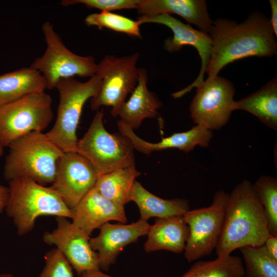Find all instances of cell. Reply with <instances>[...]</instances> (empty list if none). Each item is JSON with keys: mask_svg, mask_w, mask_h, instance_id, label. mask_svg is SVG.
Here are the masks:
<instances>
[{"mask_svg": "<svg viewBox=\"0 0 277 277\" xmlns=\"http://www.w3.org/2000/svg\"><path fill=\"white\" fill-rule=\"evenodd\" d=\"M72 224L89 236L110 221L126 223L124 206L116 204L103 196L94 187L71 209Z\"/></svg>", "mask_w": 277, "mask_h": 277, "instance_id": "cell-16", "label": "cell"}, {"mask_svg": "<svg viewBox=\"0 0 277 277\" xmlns=\"http://www.w3.org/2000/svg\"><path fill=\"white\" fill-rule=\"evenodd\" d=\"M101 77L95 74L82 82L74 77L62 78L55 88L59 94L57 117L52 128L45 135L63 153L76 152V130L83 108L89 98L99 92Z\"/></svg>", "mask_w": 277, "mask_h": 277, "instance_id": "cell-5", "label": "cell"}, {"mask_svg": "<svg viewBox=\"0 0 277 277\" xmlns=\"http://www.w3.org/2000/svg\"><path fill=\"white\" fill-rule=\"evenodd\" d=\"M229 193L216 191L206 207L189 210L184 215L189 228L184 257L190 263L210 255L215 250L223 229Z\"/></svg>", "mask_w": 277, "mask_h": 277, "instance_id": "cell-10", "label": "cell"}, {"mask_svg": "<svg viewBox=\"0 0 277 277\" xmlns=\"http://www.w3.org/2000/svg\"><path fill=\"white\" fill-rule=\"evenodd\" d=\"M271 16L270 19L274 35L277 36V1L270 0Z\"/></svg>", "mask_w": 277, "mask_h": 277, "instance_id": "cell-32", "label": "cell"}, {"mask_svg": "<svg viewBox=\"0 0 277 277\" xmlns=\"http://www.w3.org/2000/svg\"><path fill=\"white\" fill-rule=\"evenodd\" d=\"M3 146L0 144V156H2L4 154V149Z\"/></svg>", "mask_w": 277, "mask_h": 277, "instance_id": "cell-35", "label": "cell"}, {"mask_svg": "<svg viewBox=\"0 0 277 277\" xmlns=\"http://www.w3.org/2000/svg\"><path fill=\"white\" fill-rule=\"evenodd\" d=\"M137 22L140 25L144 23L162 24L169 27L173 32L172 37L164 41V48L170 52L178 51L184 46L194 47L201 60V67L197 78L186 87L172 94L174 98H179L189 92L193 88L197 87L204 80L211 55L212 42L208 33L193 28L190 25L184 24L169 14H161L154 16H140Z\"/></svg>", "mask_w": 277, "mask_h": 277, "instance_id": "cell-12", "label": "cell"}, {"mask_svg": "<svg viewBox=\"0 0 277 277\" xmlns=\"http://www.w3.org/2000/svg\"><path fill=\"white\" fill-rule=\"evenodd\" d=\"M140 175L133 165L98 176L94 187L105 198L124 206L130 201L132 187Z\"/></svg>", "mask_w": 277, "mask_h": 277, "instance_id": "cell-24", "label": "cell"}, {"mask_svg": "<svg viewBox=\"0 0 277 277\" xmlns=\"http://www.w3.org/2000/svg\"><path fill=\"white\" fill-rule=\"evenodd\" d=\"M239 250L244 261V277H277V260L268 253L264 244Z\"/></svg>", "mask_w": 277, "mask_h": 277, "instance_id": "cell-26", "label": "cell"}, {"mask_svg": "<svg viewBox=\"0 0 277 277\" xmlns=\"http://www.w3.org/2000/svg\"><path fill=\"white\" fill-rule=\"evenodd\" d=\"M46 89L43 75L30 66L0 75V106Z\"/></svg>", "mask_w": 277, "mask_h": 277, "instance_id": "cell-22", "label": "cell"}, {"mask_svg": "<svg viewBox=\"0 0 277 277\" xmlns=\"http://www.w3.org/2000/svg\"><path fill=\"white\" fill-rule=\"evenodd\" d=\"M150 226L147 221L141 219L130 224H104L98 235L89 240L92 249L97 251L100 269L108 271L123 248L147 235Z\"/></svg>", "mask_w": 277, "mask_h": 277, "instance_id": "cell-15", "label": "cell"}, {"mask_svg": "<svg viewBox=\"0 0 277 277\" xmlns=\"http://www.w3.org/2000/svg\"><path fill=\"white\" fill-rule=\"evenodd\" d=\"M104 110H97L76 152L86 158L98 176L135 165L131 141L121 133H111L103 123Z\"/></svg>", "mask_w": 277, "mask_h": 277, "instance_id": "cell-6", "label": "cell"}, {"mask_svg": "<svg viewBox=\"0 0 277 277\" xmlns=\"http://www.w3.org/2000/svg\"><path fill=\"white\" fill-rule=\"evenodd\" d=\"M270 234L264 210L253 184L243 180L229 194L223 229L215 249L217 257L230 255L242 247L263 245Z\"/></svg>", "mask_w": 277, "mask_h": 277, "instance_id": "cell-2", "label": "cell"}, {"mask_svg": "<svg viewBox=\"0 0 277 277\" xmlns=\"http://www.w3.org/2000/svg\"><path fill=\"white\" fill-rule=\"evenodd\" d=\"M82 277H112L109 275H108L100 270L97 271L92 273H91L89 274L83 276Z\"/></svg>", "mask_w": 277, "mask_h": 277, "instance_id": "cell-34", "label": "cell"}, {"mask_svg": "<svg viewBox=\"0 0 277 277\" xmlns=\"http://www.w3.org/2000/svg\"><path fill=\"white\" fill-rule=\"evenodd\" d=\"M53 116L52 99L45 91L32 93L0 106V144L8 147L31 132H43Z\"/></svg>", "mask_w": 277, "mask_h": 277, "instance_id": "cell-7", "label": "cell"}, {"mask_svg": "<svg viewBox=\"0 0 277 277\" xmlns=\"http://www.w3.org/2000/svg\"><path fill=\"white\" fill-rule=\"evenodd\" d=\"M253 186L263 207L270 234L277 235V179L262 175Z\"/></svg>", "mask_w": 277, "mask_h": 277, "instance_id": "cell-27", "label": "cell"}, {"mask_svg": "<svg viewBox=\"0 0 277 277\" xmlns=\"http://www.w3.org/2000/svg\"><path fill=\"white\" fill-rule=\"evenodd\" d=\"M8 147L4 167L6 180L26 177L44 186L52 183L58 161L64 153L45 133L31 132L14 141Z\"/></svg>", "mask_w": 277, "mask_h": 277, "instance_id": "cell-3", "label": "cell"}, {"mask_svg": "<svg viewBox=\"0 0 277 277\" xmlns=\"http://www.w3.org/2000/svg\"><path fill=\"white\" fill-rule=\"evenodd\" d=\"M235 89L227 79L216 76L206 79L196 87L189 110L193 123L211 131L219 130L228 122Z\"/></svg>", "mask_w": 277, "mask_h": 277, "instance_id": "cell-11", "label": "cell"}, {"mask_svg": "<svg viewBox=\"0 0 277 277\" xmlns=\"http://www.w3.org/2000/svg\"><path fill=\"white\" fill-rule=\"evenodd\" d=\"M85 23L88 26H95L98 29L107 28L116 32L137 37H141L137 21L112 12L102 11L86 16Z\"/></svg>", "mask_w": 277, "mask_h": 277, "instance_id": "cell-28", "label": "cell"}, {"mask_svg": "<svg viewBox=\"0 0 277 277\" xmlns=\"http://www.w3.org/2000/svg\"><path fill=\"white\" fill-rule=\"evenodd\" d=\"M233 111L243 110L255 116L270 128L277 130V79L274 77L256 91L234 102Z\"/></svg>", "mask_w": 277, "mask_h": 277, "instance_id": "cell-23", "label": "cell"}, {"mask_svg": "<svg viewBox=\"0 0 277 277\" xmlns=\"http://www.w3.org/2000/svg\"><path fill=\"white\" fill-rule=\"evenodd\" d=\"M212 42L207 79L216 76L225 66L250 57H270L277 53V44L270 19L256 11L242 23L217 18L208 32Z\"/></svg>", "mask_w": 277, "mask_h": 277, "instance_id": "cell-1", "label": "cell"}, {"mask_svg": "<svg viewBox=\"0 0 277 277\" xmlns=\"http://www.w3.org/2000/svg\"><path fill=\"white\" fill-rule=\"evenodd\" d=\"M9 197V188L0 184V213L6 208Z\"/></svg>", "mask_w": 277, "mask_h": 277, "instance_id": "cell-33", "label": "cell"}, {"mask_svg": "<svg viewBox=\"0 0 277 277\" xmlns=\"http://www.w3.org/2000/svg\"><path fill=\"white\" fill-rule=\"evenodd\" d=\"M8 188L9 197L5 209L19 235L31 231L36 219L41 215L71 219V209L51 187L18 177L9 181Z\"/></svg>", "mask_w": 277, "mask_h": 277, "instance_id": "cell-4", "label": "cell"}, {"mask_svg": "<svg viewBox=\"0 0 277 277\" xmlns=\"http://www.w3.org/2000/svg\"><path fill=\"white\" fill-rule=\"evenodd\" d=\"M264 244L268 253L277 260V235L270 234Z\"/></svg>", "mask_w": 277, "mask_h": 277, "instance_id": "cell-31", "label": "cell"}, {"mask_svg": "<svg viewBox=\"0 0 277 277\" xmlns=\"http://www.w3.org/2000/svg\"><path fill=\"white\" fill-rule=\"evenodd\" d=\"M148 76L144 68L138 69L137 85L127 101L122 105L118 116L133 130L138 129L143 121L155 118L162 104L155 93L147 87Z\"/></svg>", "mask_w": 277, "mask_h": 277, "instance_id": "cell-19", "label": "cell"}, {"mask_svg": "<svg viewBox=\"0 0 277 277\" xmlns=\"http://www.w3.org/2000/svg\"><path fill=\"white\" fill-rule=\"evenodd\" d=\"M55 219L57 227L44 233V241L56 246L81 277L100 270L97 254L90 246V236L66 217Z\"/></svg>", "mask_w": 277, "mask_h": 277, "instance_id": "cell-14", "label": "cell"}, {"mask_svg": "<svg viewBox=\"0 0 277 277\" xmlns=\"http://www.w3.org/2000/svg\"><path fill=\"white\" fill-rule=\"evenodd\" d=\"M188 234L183 215L156 218L150 226L144 249L147 252L164 250L181 253L184 250Z\"/></svg>", "mask_w": 277, "mask_h": 277, "instance_id": "cell-20", "label": "cell"}, {"mask_svg": "<svg viewBox=\"0 0 277 277\" xmlns=\"http://www.w3.org/2000/svg\"><path fill=\"white\" fill-rule=\"evenodd\" d=\"M130 201L134 202L138 207L141 214L140 219L147 221L151 217L183 215L190 210L189 200L160 198L146 190L136 181L132 187Z\"/></svg>", "mask_w": 277, "mask_h": 277, "instance_id": "cell-21", "label": "cell"}, {"mask_svg": "<svg viewBox=\"0 0 277 277\" xmlns=\"http://www.w3.org/2000/svg\"><path fill=\"white\" fill-rule=\"evenodd\" d=\"M139 53L117 57L106 55L97 64L96 74L102 80L98 94L90 100L93 110L102 106H111V114L118 116V112L128 95L132 93L138 80L136 63Z\"/></svg>", "mask_w": 277, "mask_h": 277, "instance_id": "cell-9", "label": "cell"}, {"mask_svg": "<svg viewBox=\"0 0 277 277\" xmlns=\"http://www.w3.org/2000/svg\"><path fill=\"white\" fill-rule=\"evenodd\" d=\"M45 259L46 265L39 277H73L70 264L56 248L49 251Z\"/></svg>", "mask_w": 277, "mask_h": 277, "instance_id": "cell-29", "label": "cell"}, {"mask_svg": "<svg viewBox=\"0 0 277 277\" xmlns=\"http://www.w3.org/2000/svg\"><path fill=\"white\" fill-rule=\"evenodd\" d=\"M97 177L86 158L77 152H65L58 161L50 187L71 209L94 187Z\"/></svg>", "mask_w": 277, "mask_h": 277, "instance_id": "cell-13", "label": "cell"}, {"mask_svg": "<svg viewBox=\"0 0 277 277\" xmlns=\"http://www.w3.org/2000/svg\"><path fill=\"white\" fill-rule=\"evenodd\" d=\"M242 259L231 254L212 261H199L180 277H244Z\"/></svg>", "mask_w": 277, "mask_h": 277, "instance_id": "cell-25", "label": "cell"}, {"mask_svg": "<svg viewBox=\"0 0 277 277\" xmlns=\"http://www.w3.org/2000/svg\"><path fill=\"white\" fill-rule=\"evenodd\" d=\"M42 30L46 50L30 66L43 75L47 89L55 88L58 81L62 78L74 76L90 77L96 74L97 64L94 58L90 55H79L69 50L51 23L44 22Z\"/></svg>", "mask_w": 277, "mask_h": 277, "instance_id": "cell-8", "label": "cell"}, {"mask_svg": "<svg viewBox=\"0 0 277 277\" xmlns=\"http://www.w3.org/2000/svg\"><path fill=\"white\" fill-rule=\"evenodd\" d=\"M138 0H63L60 5L69 6L82 4L89 8L111 12L121 9H136Z\"/></svg>", "mask_w": 277, "mask_h": 277, "instance_id": "cell-30", "label": "cell"}, {"mask_svg": "<svg viewBox=\"0 0 277 277\" xmlns=\"http://www.w3.org/2000/svg\"><path fill=\"white\" fill-rule=\"evenodd\" d=\"M0 277H13V276L11 274H1Z\"/></svg>", "mask_w": 277, "mask_h": 277, "instance_id": "cell-36", "label": "cell"}, {"mask_svg": "<svg viewBox=\"0 0 277 277\" xmlns=\"http://www.w3.org/2000/svg\"><path fill=\"white\" fill-rule=\"evenodd\" d=\"M117 128L120 133L131 141L134 149L145 154L170 148H176L187 153L197 145L207 147L213 137L212 131L196 125L187 131L175 133L159 142L150 143L138 136L132 128L121 120L117 122Z\"/></svg>", "mask_w": 277, "mask_h": 277, "instance_id": "cell-17", "label": "cell"}, {"mask_svg": "<svg viewBox=\"0 0 277 277\" xmlns=\"http://www.w3.org/2000/svg\"><path fill=\"white\" fill-rule=\"evenodd\" d=\"M136 9L141 16L177 14L207 33L213 24L204 0H138Z\"/></svg>", "mask_w": 277, "mask_h": 277, "instance_id": "cell-18", "label": "cell"}]
</instances>
